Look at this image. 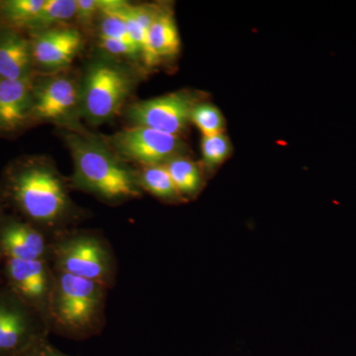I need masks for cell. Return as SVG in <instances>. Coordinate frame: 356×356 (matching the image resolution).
<instances>
[{
    "label": "cell",
    "mask_w": 356,
    "mask_h": 356,
    "mask_svg": "<svg viewBox=\"0 0 356 356\" xmlns=\"http://www.w3.org/2000/svg\"><path fill=\"white\" fill-rule=\"evenodd\" d=\"M1 185L6 203L37 228H53L65 222L72 211L64 180L42 159L16 161L4 172Z\"/></svg>",
    "instance_id": "1"
},
{
    "label": "cell",
    "mask_w": 356,
    "mask_h": 356,
    "mask_svg": "<svg viewBox=\"0 0 356 356\" xmlns=\"http://www.w3.org/2000/svg\"><path fill=\"white\" fill-rule=\"evenodd\" d=\"M67 145L74 165L77 188L108 202L132 200L142 195L136 173L102 146L81 136L69 135Z\"/></svg>",
    "instance_id": "2"
},
{
    "label": "cell",
    "mask_w": 356,
    "mask_h": 356,
    "mask_svg": "<svg viewBox=\"0 0 356 356\" xmlns=\"http://www.w3.org/2000/svg\"><path fill=\"white\" fill-rule=\"evenodd\" d=\"M106 290L95 281L56 271L49 304V323L76 334L92 329L102 315Z\"/></svg>",
    "instance_id": "3"
},
{
    "label": "cell",
    "mask_w": 356,
    "mask_h": 356,
    "mask_svg": "<svg viewBox=\"0 0 356 356\" xmlns=\"http://www.w3.org/2000/svg\"><path fill=\"white\" fill-rule=\"evenodd\" d=\"M51 261L56 271L95 281L107 289L113 282V257L98 236L77 234L51 243Z\"/></svg>",
    "instance_id": "4"
},
{
    "label": "cell",
    "mask_w": 356,
    "mask_h": 356,
    "mask_svg": "<svg viewBox=\"0 0 356 356\" xmlns=\"http://www.w3.org/2000/svg\"><path fill=\"white\" fill-rule=\"evenodd\" d=\"M131 83L126 72L116 65H92L84 79L81 97L89 120L99 123L116 116L130 92Z\"/></svg>",
    "instance_id": "5"
},
{
    "label": "cell",
    "mask_w": 356,
    "mask_h": 356,
    "mask_svg": "<svg viewBox=\"0 0 356 356\" xmlns=\"http://www.w3.org/2000/svg\"><path fill=\"white\" fill-rule=\"evenodd\" d=\"M47 323L13 291L0 286V356H22L42 341Z\"/></svg>",
    "instance_id": "6"
},
{
    "label": "cell",
    "mask_w": 356,
    "mask_h": 356,
    "mask_svg": "<svg viewBox=\"0 0 356 356\" xmlns=\"http://www.w3.org/2000/svg\"><path fill=\"white\" fill-rule=\"evenodd\" d=\"M2 261L4 285L49 324V304L54 282L50 261Z\"/></svg>",
    "instance_id": "7"
},
{
    "label": "cell",
    "mask_w": 356,
    "mask_h": 356,
    "mask_svg": "<svg viewBox=\"0 0 356 356\" xmlns=\"http://www.w3.org/2000/svg\"><path fill=\"white\" fill-rule=\"evenodd\" d=\"M111 144L121 158L140 165H165L181 156L185 146L180 137L134 125L115 134Z\"/></svg>",
    "instance_id": "8"
},
{
    "label": "cell",
    "mask_w": 356,
    "mask_h": 356,
    "mask_svg": "<svg viewBox=\"0 0 356 356\" xmlns=\"http://www.w3.org/2000/svg\"><path fill=\"white\" fill-rule=\"evenodd\" d=\"M197 103L191 93L179 91L135 103L129 109V117L134 125L180 137L191 123L192 110Z\"/></svg>",
    "instance_id": "9"
},
{
    "label": "cell",
    "mask_w": 356,
    "mask_h": 356,
    "mask_svg": "<svg viewBox=\"0 0 356 356\" xmlns=\"http://www.w3.org/2000/svg\"><path fill=\"white\" fill-rule=\"evenodd\" d=\"M51 243L41 229L22 218L0 217V261H51Z\"/></svg>",
    "instance_id": "10"
},
{
    "label": "cell",
    "mask_w": 356,
    "mask_h": 356,
    "mask_svg": "<svg viewBox=\"0 0 356 356\" xmlns=\"http://www.w3.org/2000/svg\"><path fill=\"white\" fill-rule=\"evenodd\" d=\"M79 90L69 77H51L33 88L32 122L65 118L79 102Z\"/></svg>",
    "instance_id": "11"
},
{
    "label": "cell",
    "mask_w": 356,
    "mask_h": 356,
    "mask_svg": "<svg viewBox=\"0 0 356 356\" xmlns=\"http://www.w3.org/2000/svg\"><path fill=\"white\" fill-rule=\"evenodd\" d=\"M33 88L34 76L0 79V136L19 132L32 123Z\"/></svg>",
    "instance_id": "12"
},
{
    "label": "cell",
    "mask_w": 356,
    "mask_h": 356,
    "mask_svg": "<svg viewBox=\"0 0 356 356\" xmlns=\"http://www.w3.org/2000/svg\"><path fill=\"white\" fill-rule=\"evenodd\" d=\"M30 41L34 65L46 70L60 69L69 65L83 44L81 35L74 29L33 32Z\"/></svg>",
    "instance_id": "13"
},
{
    "label": "cell",
    "mask_w": 356,
    "mask_h": 356,
    "mask_svg": "<svg viewBox=\"0 0 356 356\" xmlns=\"http://www.w3.org/2000/svg\"><path fill=\"white\" fill-rule=\"evenodd\" d=\"M31 41L19 30L0 27V79H17L33 76Z\"/></svg>",
    "instance_id": "14"
},
{
    "label": "cell",
    "mask_w": 356,
    "mask_h": 356,
    "mask_svg": "<svg viewBox=\"0 0 356 356\" xmlns=\"http://www.w3.org/2000/svg\"><path fill=\"white\" fill-rule=\"evenodd\" d=\"M147 65H156L163 58L177 55L180 49L179 34L172 14L159 10L147 32Z\"/></svg>",
    "instance_id": "15"
},
{
    "label": "cell",
    "mask_w": 356,
    "mask_h": 356,
    "mask_svg": "<svg viewBox=\"0 0 356 356\" xmlns=\"http://www.w3.org/2000/svg\"><path fill=\"white\" fill-rule=\"evenodd\" d=\"M166 170L182 198L195 195L203 185L202 172L195 161L179 156L165 163Z\"/></svg>",
    "instance_id": "16"
},
{
    "label": "cell",
    "mask_w": 356,
    "mask_h": 356,
    "mask_svg": "<svg viewBox=\"0 0 356 356\" xmlns=\"http://www.w3.org/2000/svg\"><path fill=\"white\" fill-rule=\"evenodd\" d=\"M140 188L151 193L161 200L180 201L172 177L166 170L165 165L143 166L140 172L136 173Z\"/></svg>",
    "instance_id": "17"
},
{
    "label": "cell",
    "mask_w": 356,
    "mask_h": 356,
    "mask_svg": "<svg viewBox=\"0 0 356 356\" xmlns=\"http://www.w3.org/2000/svg\"><path fill=\"white\" fill-rule=\"evenodd\" d=\"M44 0H4L0 1V21L13 29H27L43 7Z\"/></svg>",
    "instance_id": "18"
},
{
    "label": "cell",
    "mask_w": 356,
    "mask_h": 356,
    "mask_svg": "<svg viewBox=\"0 0 356 356\" xmlns=\"http://www.w3.org/2000/svg\"><path fill=\"white\" fill-rule=\"evenodd\" d=\"M76 0H44L43 7L32 21L28 30L44 31L76 17Z\"/></svg>",
    "instance_id": "19"
},
{
    "label": "cell",
    "mask_w": 356,
    "mask_h": 356,
    "mask_svg": "<svg viewBox=\"0 0 356 356\" xmlns=\"http://www.w3.org/2000/svg\"><path fill=\"white\" fill-rule=\"evenodd\" d=\"M191 123L201 131L203 136H214L224 133V115L221 110L210 103H197L192 110Z\"/></svg>",
    "instance_id": "20"
},
{
    "label": "cell",
    "mask_w": 356,
    "mask_h": 356,
    "mask_svg": "<svg viewBox=\"0 0 356 356\" xmlns=\"http://www.w3.org/2000/svg\"><path fill=\"white\" fill-rule=\"evenodd\" d=\"M201 153L204 165L213 170L221 165L231 156V142L224 133L203 136L201 140Z\"/></svg>",
    "instance_id": "21"
},
{
    "label": "cell",
    "mask_w": 356,
    "mask_h": 356,
    "mask_svg": "<svg viewBox=\"0 0 356 356\" xmlns=\"http://www.w3.org/2000/svg\"><path fill=\"white\" fill-rule=\"evenodd\" d=\"M99 44L103 50L114 56L122 57H137L140 56L139 49L132 43L123 40L109 38L99 35Z\"/></svg>",
    "instance_id": "22"
},
{
    "label": "cell",
    "mask_w": 356,
    "mask_h": 356,
    "mask_svg": "<svg viewBox=\"0 0 356 356\" xmlns=\"http://www.w3.org/2000/svg\"><path fill=\"white\" fill-rule=\"evenodd\" d=\"M102 0H76V18L81 24L89 26L100 13Z\"/></svg>",
    "instance_id": "23"
},
{
    "label": "cell",
    "mask_w": 356,
    "mask_h": 356,
    "mask_svg": "<svg viewBox=\"0 0 356 356\" xmlns=\"http://www.w3.org/2000/svg\"><path fill=\"white\" fill-rule=\"evenodd\" d=\"M22 356H65L60 355L57 351L54 350L50 346L44 344L43 341H40L36 346L30 348L27 353H25Z\"/></svg>",
    "instance_id": "24"
},
{
    "label": "cell",
    "mask_w": 356,
    "mask_h": 356,
    "mask_svg": "<svg viewBox=\"0 0 356 356\" xmlns=\"http://www.w3.org/2000/svg\"><path fill=\"white\" fill-rule=\"evenodd\" d=\"M6 198H4L3 189H2V185L0 184V217L3 215V209L6 207Z\"/></svg>",
    "instance_id": "25"
}]
</instances>
